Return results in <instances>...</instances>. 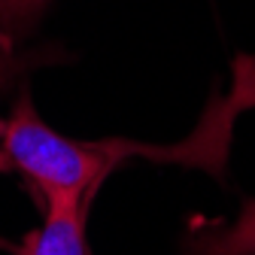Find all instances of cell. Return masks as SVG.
Wrapping results in <instances>:
<instances>
[{"label": "cell", "instance_id": "cell-3", "mask_svg": "<svg viewBox=\"0 0 255 255\" xmlns=\"http://www.w3.org/2000/svg\"><path fill=\"white\" fill-rule=\"evenodd\" d=\"M182 255H255V198L234 222H198L182 237Z\"/></svg>", "mask_w": 255, "mask_h": 255}, {"label": "cell", "instance_id": "cell-2", "mask_svg": "<svg viewBox=\"0 0 255 255\" xmlns=\"http://www.w3.org/2000/svg\"><path fill=\"white\" fill-rule=\"evenodd\" d=\"M88 207V204H85ZM85 207L52 201L40 231H27L21 243L6 246L12 255H88L85 249Z\"/></svg>", "mask_w": 255, "mask_h": 255}, {"label": "cell", "instance_id": "cell-4", "mask_svg": "<svg viewBox=\"0 0 255 255\" xmlns=\"http://www.w3.org/2000/svg\"><path fill=\"white\" fill-rule=\"evenodd\" d=\"M49 0H0V40L6 46L21 43L34 34Z\"/></svg>", "mask_w": 255, "mask_h": 255}, {"label": "cell", "instance_id": "cell-7", "mask_svg": "<svg viewBox=\"0 0 255 255\" xmlns=\"http://www.w3.org/2000/svg\"><path fill=\"white\" fill-rule=\"evenodd\" d=\"M3 134H6V122H3V119H0V137H3Z\"/></svg>", "mask_w": 255, "mask_h": 255}, {"label": "cell", "instance_id": "cell-1", "mask_svg": "<svg viewBox=\"0 0 255 255\" xmlns=\"http://www.w3.org/2000/svg\"><path fill=\"white\" fill-rule=\"evenodd\" d=\"M255 107V55H237L234 58V76L228 94H213L198 131L179 146H143V143H128V140H98V143H79L70 140L37 116L30 104V91L21 88L12 116L6 122L3 149L9 155L12 167L27 179L40 195L43 204L52 201H67L82 204L98 182L119 164L125 155H146L149 161H170V164H188L201 167L222 179L228 161V146L234 122L243 110Z\"/></svg>", "mask_w": 255, "mask_h": 255}, {"label": "cell", "instance_id": "cell-6", "mask_svg": "<svg viewBox=\"0 0 255 255\" xmlns=\"http://www.w3.org/2000/svg\"><path fill=\"white\" fill-rule=\"evenodd\" d=\"M9 167H12V161H9L6 149H0V173H3V170H9Z\"/></svg>", "mask_w": 255, "mask_h": 255}, {"label": "cell", "instance_id": "cell-5", "mask_svg": "<svg viewBox=\"0 0 255 255\" xmlns=\"http://www.w3.org/2000/svg\"><path fill=\"white\" fill-rule=\"evenodd\" d=\"M18 70H21V58H15L12 46H6L3 40H0V91L12 85V79L18 76Z\"/></svg>", "mask_w": 255, "mask_h": 255}]
</instances>
